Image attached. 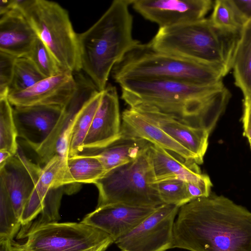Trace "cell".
Wrapping results in <instances>:
<instances>
[{
    "label": "cell",
    "mask_w": 251,
    "mask_h": 251,
    "mask_svg": "<svg viewBox=\"0 0 251 251\" xmlns=\"http://www.w3.org/2000/svg\"><path fill=\"white\" fill-rule=\"evenodd\" d=\"M117 83L129 107L159 112L210 133L231 97L222 82L202 85L169 79H125Z\"/></svg>",
    "instance_id": "cell-1"
},
{
    "label": "cell",
    "mask_w": 251,
    "mask_h": 251,
    "mask_svg": "<svg viewBox=\"0 0 251 251\" xmlns=\"http://www.w3.org/2000/svg\"><path fill=\"white\" fill-rule=\"evenodd\" d=\"M189 251H251V212L224 196L210 195L180 206L173 248Z\"/></svg>",
    "instance_id": "cell-2"
},
{
    "label": "cell",
    "mask_w": 251,
    "mask_h": 251,
    "mask_svg": "<svg viewBox=\"0 0 251 251\" xmlns=\"http://www.w3.org/2000/svg\"><path fill=\"white\" fill-rule=\"evenodd\" d=\"M131 0H114L100 18L77 33L81 71L103 91L114 66L140 42L133 37Z\"/></svg>",
    "instance_id": "cell-3"
},
{
    "label": "cell",
    "mask_w": 251,
    "mask_h": 251,
    "mask_svg": "<svg viewBox=\"0 0 251 251\" xmlns=\"http://www.w3.org/2000/svg\"><path fill=\"white\" fill-rule=\"evenodd\" d=\"M241 30H223L204 18L159 28L149 43L157 50L217 67L226 75L232 68Z\"/></svg>",
    "instance_id": "cell-4"
},
{
    "label": "cell",
    "mask_w": 251,
    "mask_h": 251,
    "mask_svg": "<svg viewBox=\"0 0 251 251\" xmlns=\"http://www.w3.org/2000/svg\"><path fill=\"white\" fill-rule=\"evenodd\" d=\"M117 82L125 79H169L210 85L222 82L226 75L217 67L188 60L153 49L140 42L113 68Z\"/></svg>",
    "instance_id": "cell-5"
},
{
    "label": "cell",
    "mask_w": 251,
    "mask_h": 251,
    "mask_svg": "<svg viewBox=\"0 0 251 251\" xmlns=\"http://www.w3.org/2000/svg\"><path fill=\"white\" fill-rule=\"evenodd\" d=\"M19 9L62 69L81 71L77 33L68 11L47 0H18Z\"/></svg>",
    "instance_id": "cell-6"
},
{
    "label": "cell",
    "mask_w": 251,
    "mask_h": 251,
    "mask_svg": "<svg viewBox=\"0 0 251 251\" xmlns=\"http://www.w3.org/2000/svg\"><path fill=\"white\" fill-rule=\"evenodd\" d=\"M147 151L136 159L106 172L95 182L99 193L97 207L121 203L156 207L164 204L156 188Z\"/></svg>",
    "instance_id": "cell-7"
},
{
    "label": "cell",
    "mask_w": 251,
    "mask_h": 251,
    "mask_svg": "<svg viewBox=\"0 0 251 251\" xmlns=\"http://www.w3.org/2000/svg\"><path fill=\"white\" fill-rule=\"evenodd\" d=\"M12 242L14 251H105L113 239L105 232L82 223L51 222L28 226Z\"/></svg>",
    "instance_id": "cell-8"
},
{
    "label": "cell",
    "mask_w": 251,
    "mask_h": 251,
    "mask_svg": "<svg viewBox=\"0 0 251 251\" xmlns=\"http://www.w3.org/2000/svg\"><path fill=\"white\" fill-rule=\"evenodd\" d=\"M65 105H36L13 108L18 137L23 139L36 152L42 163L46 161L50 146L62 122Z\"/></svg>",
    "instance_id": "cell-9"
},
{
    "label": "cell",
    "mask_w": 251,
    "mask_h": 251,
    "mask_svg": "<svg viewBox=\"0 0 251 251\" xmlns=\"http://www.w3.org/2000/svg\"><path fill=\"white\" fill-rule=\"evenodd\" d=\"M180 207L163 204L116 240L121 251H166L173 248L174 227Z\"/></svg>",
    "instance_id": "cell-10"
},
{
    "label": "cell",
    "mask_w": 251,
    "mask_h": 251,
    "mask_svg": "<svg viewBox=\"0 0 251 251\" xmlns=\"http://www.w3.org/2000/svg\"><path fill=\"white\" fill-rule=\"evenodd\" d=\"M131 5L159 28L200 21L213 5L211 0H131Z\"/></svg>",
    "instance_id": "cell-11"
},
{
    "label": "cell",
    "mask_w": 251,
    "mask_h": 251,
    "mask_svg": "<svg viewBox=\"0 0 251 251\" xmlns=\"http://www.w3.org/2000/svg\"><path fill=\"white\" fill-rule=\"evenodd\" d=\"M42 170L19 146L16 153L0 168V183L5 187L20 220Z\"/></svg>",
    "instance_id": "cell-12"
},
{
    "label": "cell",
    "mask_w": 251,
    "mask_h": 251,
    "mask_svg": "<svg viewBox=\"0 0 251 251\" xmlns=\"http://www.w3.org/2000/svg\"><path fill=\"white\" fill-rule=\"evenodd\" d=\"M122 122L118 93L107 84L102 91L100 105L83 142V150L99 151L122 137Z\"/></svg>",
    "instance_id": "cell-13"
},
{
    "label": "cell",
    "mask_w": 251,
    "mask_h": 251,
    "mask_svg": "<svg viewBox=\"0 0 251 251\" xmlns=\"http://www.w3.org/2000/svg\"><path fill=\"white\" fill-rule=\"evenodd\" d=\"M157 207L109 204L97 207L81 222L105 232L115 242L134 228Z\"/></svg>",
    "instance_id": "cell-14"
},
{
    "label": "cell",
    "mask_w": 251,
    "mask_h": 251,
    "mask_svg": "<svg viewBox=\"0 0 251 251\" xmlns=\"http://www.w3.org/2000/svg\"><path fill=\"white\" fill-rule=\"evenodd\" d=\"M76 87L73 73L65 72L46 77L24 91L9 94L8 99L14 106L65 105Z\"/></svg>",
    "instance_id": "cell-15"
},
{
    "label": "cell",
    "mask_w": 251,
    "mask_h": 251,
    "mask_svg": "<svg viewBox=\"0 0 251 251\" xmlns=\"http://www.w3.org/2000/svg\"><path fill=\"white\" fill-rule=\"evenodd\" d=\"M122 137L141 138L156 145L186 161H195V155L171 137L140 111L126 109L122 114Z\"/></svg>",
    "instance_id": "cell-16"
},
{
    "label": "cell",
    "mask_w": 251,
    "mask_h": 251,
    "mask_svg": "<svg viewBox=\"0 0 251 251\" xmlns=\"http://www.w3.org/2000/svg\"><path fill=\"white\" fill-rule=\"evenodd\" d=\"M37 38L19 7L0 16V51L17 58L26 57Z\"/></svg>",
    "instance_id": "cell-17"
},
{
    "label": "cell",
    "mask_w": 251,
    "mask_h": 251,
    "mask_svg": "<svg viewBox=\"0 0 251 251\" xmlns=\"http://www.w3.org/2000/svg\"><path fill=\"white\" fill-rule=\"evenodd\" d=\"M135 109L143 114L171 137L193 153L198 160V164L203 163V157L208 145L210 134L208 131L192 127L159 112Z\"/></svg>",
    "instance_id": "cell-18"
},
{
    "label": "cell",
    "mask_w": 251,
    "mask_h": 251,
    "mask_svg": "<svg viewBox=\"0 0 251 251\" xmlns=\"http://www.w3.org/2000/svg\"><path fill=\"white\" fill-rule=\"evenodd\" d=\"M147 154L155 182L173 178L194 181L203 175L196 162L186 161L156 145L151 143Z\"/></svg>",
    "instance_id": "cell-19"
},
{
    "label": "cell",
    "mask_w": 251,
    "mask_h": 251,
    "mask_svg": "<svg viewBox=\"0 0 251 251\" xmlns=\"http://www.w3.org/2000/svg\"><path fill=\"white\" fill-rule=\"evenodd\" d=\"M81 71L74 73L76 90L65 105L62 124L59 129L54 150V155L68 157L70 135L75 119L84 105L99 91L91 79Z\"/></svg>",
    "instance_id": "cell-20"
},
{
    "label": "cell",
    "mask_w": 251,
    "mask_h": 251,
    "mask_svg": "<svg viewBox=\"0 0 251 251\" xmlns=\"http://www.w3.org/2000/svg\"><path fill=\"white\" fill-rule=\"evenodd\" d=\"M105 173L103 165L94 154L70 156L64 158L53 188L79 183H94Z\"/></svg>",
    "instance_id": "cell-21"
},
{
    "label": "cell",
    "mask_w": 251,
    "mask_h": 251,
    "mask_svg": "<svg viewBox=\"0 0 251 251\" xmlns=\"http://www.w3.org/2000/svg\"><path fill=\"white\" fill-rule=\"evenodd\" d=\"M59 155L53 156L42 168L40 176L24 209L20 222L22 226H27L41 213L46 197L53 188L58 172L63 159Z\"/></svg>",
    "instance_id": "cell-22"
},
{
    "label": "cell",
    "mask_w": 251,
    "mask_h": 251,
    "mask_svg": "<svg viewBox=\"0 0 251 251\" xmlns=\"http://www.w3.org/2000/svg\"><path fill=\"white\" fill-rule=\"evenodd\" d=\"M151 144L141 138L121 137L93 154L100 161L106 173L136 159L147 151Z\"/></svg>",
    "instance_id": "cell-23"
},
{
    "label": "cell",
    "mask_w": 251,
    "mask_h": 251,
    "mask_svg": "<svg viewBox=\"0 0 251 251\" xmlns=\"http://www.w3.org/2000/svg\"><path fill=\"white\" fill-rule=\"evenodd\" d=\"M235 84L242 91L244 100H251V21L243 26L232 65Z\"/></svg>",
    "instance_id": "cell-24"
},
{
    "label": "cell",
    "mask_w": 251,
    "mask_h": 251,
    "mask_svg": "<svg viewBox=\"0 0 251 251\" xmlns=\"http://www.w3.org/2000/svg\"><path fill=\"white\" fill-rule=\"evenodd\" d=\"M102 91L92 97L76 116L70 135L68 157L79 154L84 151L83 142L100 103Z\"/></svg>",
    "instance_id": "cell-25"
},
{
    "label": "cell",
    "mask_w": 251,
    "mask_h": 251,
    "mask_svg": "<svg viewBox=\"0 0 251 251\" xmlns=\"http://www.w3.org/2000/svg\"><path fill=\"white\" fill-rule=\"evenodd\" d=\"M13 111L8 97L0 98V151H6L14 155L19 145Z\"/></svg>",
    "instance_id": "cell-26"
},
{
    "label": "cell",
    "mask_w": 251,
    "mask_h": 251,
    "mask_svg": "<svg viewBox=\"0 0 251 251\" xmlns=\"http://www.w3.org/2000/svg\"><path fill=\"white\" fill-rule=\"evenodd\" d=\"M45 78L30 59L17 58L9 95L24 91Z\"/></svg>",
    "instance_id": "cell-27"
},
{
    "label": "cell",
    "mask_w": 251,
    "mask_h": 251,
    "mask_svg": "<svg viewBox=\"0 0 251 251\" xmlns=\"http://www.w3.org/2000/svg\"><path fill=\"white\" fill-rule=\"evenodd\" d=\"M21 226L7 192L0 183V238L12 240Z\"/></svg>",
    "instance_id": "cell-28"
},
{
    "label": "cell",
    "mask_w": 251,
    "mask_h": 251,
    "mask_svg": "<svg viewBox=\"0 0 251 251\" xmlns=\"http://www.w3.org/2000/svg\"><path fill=\"white\" fill-rule=\"evenodd\" d=\"M163 203L180 207L191 201L186 182L179 179H168L155 182Z\"/></svg>",
    "instance_id": "cell-29"
},
{
    "label": "cell",
    "mask_w": 251,
    "mask_h": 251,
    "mask_svg": "<svg viewBox=\"0 0 251 251\" xmlns=\"http://www.w3.org/2000/svg\"><path fill=\"white\" fill-rule=\"evenodd\" d=\"M213 11L209 19L216 27L227 31H238L244 25L240 20L229 0L215 1Z\"/></svg>",
    "instance_id": "cell-30"
},
{
    "label": "cell",
    "mask_w": 251,
    "mask_h": 251,
    "mask_svg": "<svg viewBox=\"0 0 251 251\" xmlns=\"http://www.w3.org/2000/svg\"><path fill=\"white\" fill-rule=\"evenodd\" d=\"M26 58L32 61L45 77L52 76L66 72L62 69L46 46L38 37L31 51Z\"/></svg>",
    "instance_id": "cell-31"
},
{
    "label": "cell",
    "mask_w": 251,
    "mask_h": 251,
    "mask_svg": "<svg viewBox=\"0 0 251 251\" xmlns=\"http://www.w3.org/2000/svg\"><path fill=\"white\" fill-rule=\"evenodd\" d=\"M67 186L53 188L50 190L46 197L40 218L36 222L27 226L58 222L60 219L59 210L62 196L67 192L70 193Z\"/></svg>",
    "instance_id": "cell-32"
},
{
    "label": "cell",
    "mask_w": 251,
    "mask_h": 251,
    "mask_svg": "<svg viewBox=\"0 0 251 251\" xmlns=\"http://www.w3.org/2000/svg\"><path fill=\"white\" fill-rule=\"evenodd\" d=\"M17 57L0 51V98L8 97Z\"/></svg>",
    "instance_id": "cell-33"
},
{
    "label": "cell",
    "mask_w": 251,
    "mask_h": 251,
    "mask_svg": "<svg viewBox=\"0 0 251 251\" xmlns=\"http://www.w3.org/2000/svg\"><path fill=\"white\" fill-rule=\"evenodd\" d=\"M187 192L191 201L200 198L207 197L210 195L212 186L208 176L203 174L199 180L186 182Z\"/></svg>",
    "instance_id": "cell-34"
},
{
    "label": "cell",
    "mask_w": 251,
    "mask_h": 251,
    "mask_svg": "<svg viewBox=\"0 0 251 251\" xmlns=\"http://www.w3.org/2000/svg\"><path fill=\"white\" fill-rule=\"evenodd\" d=\"M244 25L251 21V0H229Z\"/></svg>",
    "instance_id": "cell-35"
},
{
    "label": "cell",
    "mask_w": 251,
    "mask_h": 251,
    "mask_svg": "<svg viewBox=\"0 0 251 251\" xmlns=\"http://www.w3.org/2000/svg\"><path fill=\"white\" fill-rule=\"evenodd\" d=\"M243 125L244 135L247 137L251 148V100H244Z\"/></svg>",
    "instance_id": "cell-36"
},
{
    "label": "cell",
    "mask_w": 251,
    "mask_h": 251,
    "mask_svg": "<svg viewBox=\"0 0 251 251\" xmlns=\"http://www.w3.org/2000/svg\"><path fill=\"white\" fill-rule=\"evenodd\" d=\"M18 7L17 0H1L0 1V16L10 12Z\"/></svg>",
    "instance_id": "cell-37"
},
{
    "label": "cell",
    "mask_w": 251,
    "mask_h": 251,
    "mask_svg": "<svg viewBox=\"0 0 251 251\" xmlns=\"http://www.w3.org/2000/svg\"><path fill=\"white\" fill-rule=\"evenodd\" d=\"M12 240L7 238H0V251H14Z\"/></svg>",
    "instance_id": "cell-38"
},
{
    "label": "cell",
    "mask_w": 251,
    "mask_h": 251,
    "mask_svg": "<svg viewBox=\"0 0 251 251\" xmlns=\"http://www.w3.org/2000/svg\"><path fill=\"white\" fill-rule=\"evenodd\" d=\"M13 155L6 151H0V168L2 167Z\"/></svg>",
    "instance_id": "cell-39"
}]
</instances>
